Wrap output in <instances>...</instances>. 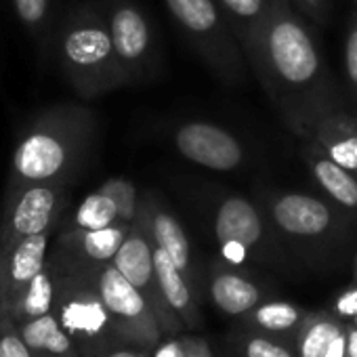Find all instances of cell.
I'll return each mask as SVG.
<instances>
[{
	"mask_svg": "<svg viewBox=\"0 0 357 357\" xmlns=\"http://www.w3.org/2000/svg\"><path fill=\"white\" fill-rule=\"evenodd\" d=\"M244 55L269 101L298 139L307 137L319 116L340 107L319 45L290 0H271V9Z\"/></svg>",
	"mask_w": 357,
	"mask_h": 357,
	"instance_id": "1",
	"label": "cell"
},
{
	"mask_svg": "<svg viewBox=\"0 0 357 357\" xmlns=\"http://www.w3.org/2000/svg\"><path fill=\"white\" fill-rule=\"evenodd\" d=\"M95 112L82 103H55L32 118L13 158L7 190L28 183H72L95 141Z\"/></svg>",
	"mask_w": 357,
	"mask_h": 357,
	"instance_id": "2",
	"label": "cell"
},
{
	"mask_svg": "<svg viewBox=\"0 0 357 357\" xmlns=\"http://www.w3.org/2000/svg\"><path fill=\"white\" fill-rule=\"evenodd\" d=\"M55 51L63 76L82 99L126 86L107 20L97 9L89 5L72 9L55 36Z\"/></svg>",
	"mask_w": 357,
	"mask_h": 357,
	"instance_id": "3",
	"label": "cell"
},
{
	"mask_svg": "<svg viewBox=\"0 0 357 357\" xmlns=\"http://www.w3.org/2000/svg\"><path fill=\"white\" fill-rule=\"evenodd\" d=\"M49 265L55 275V309L63 330L72 336L82 357H93L116 342H124L95 290L82 263L59 252H49Z\"/></svg>",
	"mask_w": 357,
	"mask_h": 357,
	"instance_id": "4",
	"label": "cell"
},
{
	"mask_svg": "<svg viewBox=\"0 0 357 357\" xmlns=\"http://www.w3.org/2000/svg\"><path fill=\"white\" fill-rule=\"evenodd\" d=\"M188 43L225 82L246 78L248 59L217 0H164Z\"/></svg>",
	"mask_w": 357,
	"mask_h": 357,
	"instance_id": "5",
	"label": "cell"
},
{
	"mask_svg": "<svg viewBox=\"0 0 357 357\" xmlns=\"http://www.w3.org/2000/svg\"><path fill=\"white\" fill-rule=\"evenodd\" d=\"M261 208L273 231L292 242H326L349 227L347 208L301 192H267Z\"/></svg>",
	"mask_w": 357,
	"mask_h": 357,
	"instance_id": "6",
	"label": "cell"
},
{
	"mask_svg": "<svg viewBox=\"0 0 357 357\" xmlns=\"http://www.w3.org/2000/svg\"><path fill=\"white\" fill-rule=\"evenodd\" d=\"M74 261V259H72ZM95 290L99 292L118 336L124 342L137 347L158 344L162 336V324L147 303V298L116 269L114 263H82Z\"/></svg>",
	"mask_w": 357,
	"mask_h": 357,
	"instance_id": "7",
	"label": "cell"
},
{
	"mask_svg": "<svg viewBox=\"0 0 357 357\" xmlns=\"http://www.w3.org/2000/svg\"><path fill=\"white\" fill-rule=\"evenodd\" d=\"M68 192L70 183L63 181L28 183L5 190L0 215V252L28 236L55 231L68 208Z\"/></svg>",
	"mask_w": 357,
	"mask_h": 357,
	"instance_id": "8",
	"label": "cell"
},
{
	"mask_svg": "<svg viewBox=\"0 0 357 357\" xmlns=\"http://www.w3.org/2000/svg\"><path fill=\"white\" fill-rule=\"evenodd\" d=\"M213 234L221 259L234 267H242L250 259H263L269 252L273 255L271 238L275 231L261 204L244 196H227L217 204Z\"/></svg>",
	"mask_w": 357,
	"mask_h": 357,
	"instance_id": "9",
	"label": "cell"
},
{
	"mask_svg": "<svg viewBox=\"0 0 357 357\" xmlns=\"http://www.w3.org/2000/svg\"><path fill=\"white\" fill-rule=\"evenodd\" d=\"M112 45L126 78V86L141 84L153 76L155 49L151 24L132 0H109L105 13Z\"/></svg>",
	"mask_w": 357,
	"mask_h": 357,
	"instance_id": "10",
	"label": "cell"
},
{
	"mask_svg": "<svg viewBox=\"0 0 357 357\" xmlns=\"http://www.w3.org/2000/svg\"><path fill=\"white\" fill-rule=\"evenodd\" d=\"M112 263L147 298V303L151 305V309L155 311L162 324V330L176 332L181 319L174 315V311L166 305L162 296L158 275H155V265H153V242L137 219L130 225V231Z\"/></svg>",
	"mask_w": 357,
	"mask_h": 357,
	"instance_id": "11",
	"label": "cell"
},
{
	"mask_svg": "<svg viewBox=\"0 0 357 357\" xmlns=\"http://www.w3.org/2000/svg\"><path fill=\"white\" fill-rule=\"evenodd\" d=\"M172 143L185 160L219 172H231L240 168L246 158L244 145L236 135L223 126L202 120L178 126L172 135Z\"/></svg>",
	"mask_w": 357,
	"mask_h": 357,
	"instance_id": "12",
	"label": "cell"
},
{
	"mask_svg": "<svg viewBox=\"0 0 357 357\" xmlns=\"http://www.w3.org/2000/svg\"><path fill=\"white\" fill-rule=\"evenodd\" d=\"M55 231L28 236L0 252V307L11 301L47 267L51 238Z\"/></svg>",
	"mask_w": 357,
	"mask_h": 357,
	"instance_id": "13",
	"label": "cell"
},
{
	"mask_svg": "<svg viewBox=\"0 0 357 357\" xmlns=\"http://www.w3.org/2000/svg\"><path fill=\"white\" fill-rule=\"evenodd\" d=\"M137 221L143 225V229L147 231L151 242L155 246H160L172 259V263L192 282L194 280V257H192L190 238H188L183 225L178 223V219L160 204V200L155 198L153 192H143Z\"/></svg>",
	"mask_w": 357,
	"mask_h": 357,
	"instance_id": "14",
	"label": "cell"
},
{
	"mask_svg": "<svg viewBox=\"0 0 357 357\" xmlns=\"http://www.w3.org/2000/svg\"><path fill=\"white\" fill-rule=\"evenodd\" d=\"M130 231L128 223H116L103 229H61L55 252L78 263H112Z\"/></svg>",
	"mask_w": 357,
	"mask_h": 357,
	"instance_id": "15",
	"label": "cell"
},
{
	"mask_svg": "<svg viewBox=\"0 0 357 357\" xmlns=\"http://www.w3.org/2000/svg\"><path fill=\"white\" fill-rule=\"evenodd\" d=\"M305 139L317 143L332 160L357 174V116L334 107L315 120Z\"/></svg>",
	"mask_w": 357,
	"mask_h": 357,
	"instance_id": "16",
	"label": "cell"
},
{
	"mask_svg": "<svg viewBox=\"0 0 357 357\" xmlns=\"http://www.w3.org/2000/svg\"><path fill=\"white\" fill-rule=\"evenodd\" d=\"M303 158L319 190L338 206L355 213L357 211V174L336 160H332L317 143L303 139Z\"/></svg>",
	"mask_w": 357,
	"mask_h": 357,
	"instance_id": "17",
	"label": "cell"
},
{
	"mask_svg": "<svg viewBox=\"0 0 357 357\" xmlns=\"http://www.w3.org/2000/svg\"><path fill=\"white\" fill-rule=\"evenodd\" d=\"M208 292L215 307L229 317H242L250 313L259 303H263L259 284L225 261L223 265H215L211 269Z\"/></svg>",
	"mask_w": 357,
	"mask_h": 357,
	"instance_id": "18",
	"label": "cell"
},
{
	"mask_svg": "<svg viewBox=\"0 0 357 357\" xmlns=\"http://www.w3.org/2000/svg\"><path fill=\"white\" fill-rule=\"evenodd\" d=\"M153 265H155V275L158 284L162 290V296L166 305L174 311V315L181 319V324L194 328L200 324V311L196 303V294L192 288V282L188 275L178 269L172 259L153 244Z\"/></svg>",
	"mask_w": 357,
	"mask_h": 357,
	"instance_id": "19",
	"label": "cell"
},
{
	"mask_svg": "<svg viewBox=\"0 0 357 357\" xmlns=\"http://www.w3.org/2000/svg\"><path fill=\"white\" fill-rule=\"evenodd\" d=\"M17 326L32 351V357H82L55 313H47Z\"/></svg>",
	"mask_w": 357,
	"mask_h": 357,
	"instance_id": "20",
	"label": "cell"
},
{
	"mask_svg": "<svg viewBox=\"0 0 357 357\" xmlns=\"http://www.w3.org/2000/svg\"><path fill=\"white\" fill-rule=\"evenodd\" d=\"M5 309L11 313V317L17 324L53 313V309H55V275H53L51 265L47 263V267Z\"/></svg>",
	"mask_w": 357,
	"mask_h": 357,
	"instance_id": "21",
	"label": "cell"
},
{
	"mask_svg": "<svg viewBox=\"0 0 357 357\" xmlns=\"http://www.w3.org/2000/svg\"><path fill=\"white\" fill-rule=\"evenodd\" d=\"M347 324L332 313H309L296 334V357H324Z\"/></svg>",
	"mask_w": 357,
	"mask_h": 357,
	"instance_id": "22",
	"label": "cell"
},
{
	"mask_svg": "<svg viewBox=\"0 0 357 357\" xmlns=\"http://www.w3.org/2000/svg\"><path fill=\"white\" fill-rule=\"evenodd\" d=\"M217 3L246 53L271 9V0H217Z\"/></svg>",
	"mask_w": 357,
	"mask_h": 357,
	"instance_id": "23",
	"label": "cell"
},
{
	"mask_svg": "<svg viewBox=\"0 0 357 357\" xmlns=\"http://www.w3.org/2000/svg\"><path fill=\"white\" fill-rule=\"evenodd\" d=\"M122 221V213L118 202L99 188L97 192L82 198V202L76 206L72 217L66 221V229H103Z\"/></svg>",
	"mask_w": 357,
	"mask_h": 357,
	"instance_id": "24",
	"label": "cell"
},
{
	"mask_svg": "<svg viewBox=\"0 0 357 357\" xmlns=\"http://www.w3.org/2000/svg\"><path fill=\"white\" fill-rule=\"evenodd\" d=\"M309 313L301 307L286 301H263L250 313H246L250 326H255L263 334H288L298 330Z\"/></svg>",
	"mask_w": 357,
	"mask_h": 357,
	"instance_id": "25",
	"label": "cell"
},
{
	"mask_svg": "<svg viewBox=\"0 0 357 357\" xmlns=\"http://www.w3.org/2000/svg\"><path fill=\"white\" fill-rule=\"evenodd\" d=\"M11 3L26 32L38 43H47L51 34L53 0H11Z\"/></svg>",
	"mask_w": 357,
	"mask_h": 357,
	"instance_id": "26",
	"label": "cell"
},
{
	"mask_svg": "<svg viewBox=\"0 0 357 357\" xmlns=\"http://www.w3.org/2000/svg\"><path fill=\"white\" fill-rule=\"evenodd\" d=\"M101 188L118 202L120 213H122V221L132 225L137 215H139V206H141V196L137 192V185L130 183L128 178L114 176V178H107L105 183H101Z\"/></svg>",
	"mask_w": 357,
	"mask_h": 357,
	"instance_id": "27",
	"label": "cell"
},
{
	"mask_svg": "<svg viewBox=\"0 0 357 357\" xmlns=\"http://www.w3.org/2000/svg\"><path fill=\"white\" fill-rule=\"evenodd\" d=\"M0 357H32L17 321L5 307H0Z\"/></svg>",
	"mask_w": 357,
	"mask_h": 357,
	"instance_id": "28",
	"label": "cell"
},
{
	"mask_svg": "<svg viewBox=\"0 0 357 357\" xmlns=\"http://www.w3.org/2000/svg\"><path fill=\"white\" fill-rule=\"evenodd\" d=\"M244 357H296L284 342L275 340L271 334H248L242 342Z\"/></svg>",
	"mask_w": 357,
	"mask_h": 357,
	"instance_id": "29",
	"label": "cell"
},
{
	"mask_svg": "<svg viewBox=\"0 0 357 357\" xmlns=\"http://www.w3.org/2000/svg\"><path fill=\"white\" fill-rule=\"evenodd\" d=\"M344 78L347 86L357 97V9L349 20L347 38H344Z\"/></svg>",
	"mask_w": 357,
	"mask_h": 357,
	"instance_id": "30",
	"label": "cell"
},
{
	"mask_svg": "<svg viewBox=\"0 0 357 357\" xmlns=\"http://www.w3.org/2000/svg\"><path fill=\"white\" fill-rule=\"evenodd\" d=\"M330 313L338 319H342L344 324L353 321L357 317V284H353L351 288L342 290L334 303H332V309Z\"/></svg>",
	"mask_w": 357,
	"mask_h": 357,
	"instance_id": "31",
	"label": "cell"
},
{
	"mask_svg": "<svg viewBox=\"0 0 357 357\" xmlns=\"http://www.w3.org/2000/svg\"><path fill=\"white\" fill-rule=\"evenodd\" d=\"M294 3L315 22H324L330 7V0H294Z\"/></svg>",
	"mask_w": 357,
	"mask_h": 357,
	"instance_id": "32",
	"label": "cell"
},
{
	"mask_svg": "<svg viewBox=\"0 0 357 357\" xmlns=\"http://www.w3.org/2000/svg\"><path fill=\"white\" fill-rule=\"evenodd\" d=\"M151 357H183V338H170L158 342Z\"/></svg>",
	"mask_w": 357,
	"mask_h": 357,
	"instance_id": "33",
	"label": "cell"
},
{
	"mask_svg": "<svg viewBox=\"0 0 357 357\" xmlns=\"http://www.w3.org/2000/svg\"><path fill=\"white\" fill-rule=\"evenodd\" d=\"M183 357H213L208 344L200 338H183Z\"/></svg>",
	"mask_w": 357,
	"mask_h": 357,
	"instance_id": "34",
	"label": "cell"
},
{
	"mask_svg": "<svg viewBox=\"0 0 357 357\" xmlns=\"http://www.w3.org/2000/svg\"><path fill=\"white\" fill-rule=\"evenodd\" d=\"M93 357H147V353L143 349H128V347H112L105 349Z\"/></svg>",
	"mask_w": 357,
	"mask_h": 357,
	"instance_id": "35",
	"label": "cell"
},
{
	"mask_svg": "<svg viewBox=\"0 0 357 357\" xmlns=\"http://www.w3.org/2000/svg\"><path fill=\"white\" fill-rule=\"evenodd\" d=\"M347 357H357V328L347 324Z\"/></svg>",
	"mask_w": 357,
	"mask_h": 357,
	"instance_id": "36",
	"label": "cell"
},
{
	"mask_svg": "<svg viewBox=\"0 0 357 357\" xmlns=\"http://www.w3.org/2000/svg\"><path fill=\"white\" fill-rule=\"evenodd\" d=\"M353 280L357 284V257H355V263H353Z\"/></svg>",
	"mask_w": 357,
	"mask_h": 357,
	"instance_id": "37",
	"label": "cell"
},
{
	"mask_svg": "<svg viewBox=\"0 0 357 357\" xmlns=\"http://www.w3.org/2000/svg\"><path fill=\"white\" fill-rule=\"evenodd\" d=\"M349 324H353V326H355V328H357V317H355V319H353V321H349Z\"/></svg>",
	"mask_w": 357,
	"mask_h": 357,
	"instance_id": "38",
	"label": "cell"
},
{
	"mask_svg": "<svg viewBox=\"0 0 357 357\" xmlns=\"http://www.w3.org/2000/svg\"><path fill=\"white\" fill-rule=\"evenodd\" d=\"M355 5H357V0H355Z\"/></svg>",
	"mask_w": 357,
	"mask_h": 357,
	"instance_id": "39",
	"label": "cell"
}]
</instances>
